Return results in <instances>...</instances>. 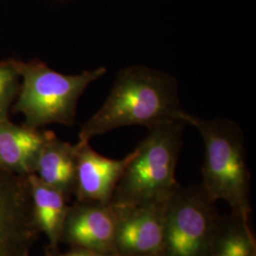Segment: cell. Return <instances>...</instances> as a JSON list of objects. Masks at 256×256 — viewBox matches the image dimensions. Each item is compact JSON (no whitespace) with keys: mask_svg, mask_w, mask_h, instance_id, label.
<instances>
[{"mask_svg":"<svg viewBox=\"0 0 256 256\" xmlns=\"http://www.w3.org/2000/svg\"><path fill=\"white\" fill-rule=\"evenodd\" d=\"M189 116L180 104L178 81L172 75L146 66H129L117 74L102 106L82 124L79 140L90 142L126 126L150 128L172 120L187 124Z\"/></svg>","mask_w":256,"mask_h":256,"instance_id":"cell-1","label":"cell"},{"mask_svg":"<svg viewBox=\"0 0 256 256\" xmlns=\"http://www.w3.org/2000/svg\"><path fill=\"white\" fill-rule=\"evenodd\" d=\"M39 234L28 176L0 168V256H30Z\"/></svg>","mask_w":256,"mask_h":256,"instance_id":"cell-6","label":"cell"},{"mask_svg":"<svg viewBox=\"0 0 256 256\" xmlns=\"http://www.w3.org/2000/svg\"><path fill=\"white\" fill-rule=\"evenodd\" d=\"M166 202L114 205L117 212L116 254L124 256H162Z\"/></svg>","mask_w":256,"mask_h":256,"instance_id":"cell-8","label":"cell"},{"mask_svg":"<svg viewBox=\"0 0 256 256\" xmlns=\"http://www.w3.org/2000/svg\"><path fill=\"white\" fill-rule=\"evenodd\" d=\"M75 146L76 200L110 203L128 164L129 154L122 160H114L96 152L90 142L79 140Z\"/></svg>","mask_w":256,"mask_h":256,"instance_id":"cell-9","label":"cell"},{"mask_svg":"<svg viewBox=\"0 0 256 256\" xmlns=\"http://www.w3.org/2000/svg\"><path fill=\"white\" fill-rule=\"evenodd\" d=\"M46 256H124L118 254H104L99 252H94L90 250L80 248H70V250L64 254H48Z\"/></svg>","mask_w":256,"mask_h":256,"instance_id":"cell-15","label":"cell"},{"mask_svg":"<svg viewBox=\"0 0 256 256\" xmlns=\"http://www.w3.org/2000/svg\"><path fill=\"white\" fill-rule=\"evenodd\" d=\"M18 66L22 84L14 110L24 115L26 126L34 128L52 124L74 126L82 93L106 74V68L100 66L79 74H63L41 61Z\"/></svg>","mask_w":256,"mask_h":256,"instance_id":"cell-4","label":"cell"},{"mask_svg":"<svg viewBox=\"0 0 256 256\" xmlns=\"http://www.w3.org/2000/svg\"><path fill=\"white\" fill-rule=\"evenodd\" d=\"M210 256H256L250 220L236 214L222 218Z\"/></svg>","mask_w":256,"mask_h":256,"instance_id":"cell-13","label":"cell"},{"mask_svg":"<svg viewBox=\"0 0 256 256\" xmlns=\"http://www.w3.org/2000/svg\"><path fill=\"white\" fill-rule=\"evenodd\" d=\"M18 64L0 63V122L8 120L10 106L18 92Z\"/></svg>","mask_w":256,"mask_h":256,"instance_id":"cell-14","label":"cell"},{"mask_svg":"<svg viewBox=\"0 0 256 256\" xmlns=\"http://www.w3.org/2000/svg\"><path fill=\"white\" fill-rule=\"evenodd\" d=\"M187 124L198 130L204 144L203 191L212 202H226L232 214L250 220V174L242 129L228 119L205 120L192 114Z\"/></svg>","mask_w":256,"mask_h":256,"instance_id":"cell-3","label":"cell"},{"mask_svg":"<svg viewBox=\"0 0 256 256\" xmlns=\"http://www.w3.org/2000/svg\"><path fill=\"white\" fill-rule=\"evenodd\" d=\"M200 185L178 186L165 206L160 256H210L222 218Z\"/></svg>","mask_w":256,"mask_h":256,"instance_id":"cell-5","label":"cell"},{"mask_svg":"<svg viewBox=\"0 0 256 256\" xmlns=\"http://www.w3.org/2000/svg\"><path fill=\"white\" fill-rule=\"evenodd\" d=\"M34 174L70 200L75 189L76 146L54 135L37 156Z\"/></svg>","mask_w":256,"mask_h":256,"instance_id":"cell-12","label":"cell"},{"mask_svg":"<svg viewBox=\"0 0 256 256\" xmlns=\"http://www.w3.org/2000/svg\"><path fill=\"white\" fill-rule=\"evenodd\" d=\"M28 182L37 228L48 238L50 254H54L60 243L70 198L61 191L43 182L36 174H28Z\"/></svg>","mask_w":256,"mask_h":256,"instance_id":"cell-11","label":"cell"},{"mask_svg":"<svg viewBox=\"0 0 256 256\" xmlns=\"http://www.w3.org/2000/svg\"><path fill=\"white\" fill-rule=\"evenodd\" d=\"M182 120L148 128V134L129 153L128 164L110 203L116 206L164 203L180 186L176 178L182 146Z\"/></svg>","mask_w":256,"mask_h":256,"instance_id":"cell-2","label":"cell"},{"mask_svg":"<svg viewBox=\"0 0 256 256\" xmlns=\"http://www.w3.org/2000/svg\"><path fill=\"white\" fill-rule=\"evenodd\" d=\"M117 212L112 203L76 200L68 205L60 243L104 254H116Z\"/></svg>","mask_w":256,"mask_h":256,"instance_id":"cell-7","label":"cell"},{"mask_svg":"<svg viewBox=\"0 0 256 256\" xmlns=\"http://www.w3.org/2000/svg\"><path fill=\"white\" fill-rule=\"evenodd\" d=\"M52 131L0 122V168L16 174H34L37 156Z\"/></svg>","mask_w":256,"mask_h":256,"instance_id":"cell-10","label":"cell"}]
</instances>
